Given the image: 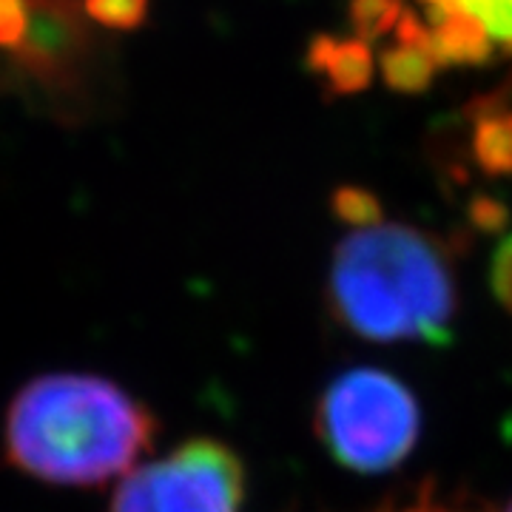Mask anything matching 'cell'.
Masks as SVG:
<instances>
[{
    "instance_id": "obj_1",
    "label": "cell",
    "mask_w": 512,
    "mask_h": 512,
    "mask_svg": "<svg viewBox=\"0 0 512 512\" xmlns=\"http://www.w3.org/2000/svg\"><path fill=\"white\" fill-rule=\"evenodd\" d=\"M157 439V419L117 382L94 373H49L6 407L3 458L52 487H100L128 476Z\"/></svg>"
},
{
    "instance_id": "obj_2",
    "label": "cell",
    "mask_w": 512,
    "mask_h": 512,
    "mask_svg": "<svg viewBox=\"0 0 512 512\" xmlns=\"http://www.w3.org/2000/svg\"><path fill=\"white\" fill-rule=\"evenodd\" d=\"M325 299L330 316L367 342H453V256L439 237L413 225L353 228L333 251Z\"/></svg>"
},
{
    "instance_id": "obj_3",
    "label": "cell",
    "mask_w": 512,
    "mask_h": 512,
    "mask_svg": "<svg viewBox=\"0 0 512 512\" xmlns=\"http://www.w3.org/2000/svg\"><path fill=\"white\" fill-rule=\"evenodd\" d=\"M114 35L83 0H0V94L63 126L114 103Z\"/></svg>"
},
{
    "instance_id": "obj_4",
    "label": "cell",
    "mask_w": 512,
    "mask_h": 512,
    "mask_svg": "<svg viewBox=\"0 0 512 512\" xmlns=\"http://www.w3.org/2000/svg\"><path fill=\"white\" fill-rule=\"evenodd\" d=\"M313 430L336 464L373 476L396 470L413 453L421 410L413 390L393 373L356 367L322 390Z\"/></svg>"
},
{
    "instance_id": "obj_5",
    "label": "cell",
    "mask_w": 512,
    "mask_h": 512,
    "mask_svg": "<svg viewBox=\"0 0 512 512\" xmlns=\"http://www.w3.org/2000/svg\"><path fill=\"white\" fill-rule=\"evenodd\" d=\"M245 487V464L228 444L191 439L123 476L109 512H242Z\"/></svg>"
},
{
    "instance_id": "obj_6",
    "label": "cell",
    "mask_w": 512,
    "mask_h": 512,
    "mask_svg": "<svg viewBox=\"0 0 512 512\" xmlns=\"http://www.w3.org/2000/svg\"><path fill=\"white\" fill-rule=\"evenodd\" d=\"M302 63L313 77H319L330 97H353L367 92L376 72L370 43L359 37L339 40L328 32H319L308 40Z\"/></svg>"
},
{
    "instance_id": "obj_7",
    "label": "cell",
    "mask_w": 512,
    "mask_h": 512,
    "mask_svg": "<svg viewBox=\"0 0 512 512\" xmlns=\"http://www.w3.org/2000/svg\"><path fill=\"white\" fill-rule=\"evenodd\" d=\"M433 60L450 66H487L493 60V37L484 23L467 12H456L433 26Z\"/></svg>"
},
{
    "instance_id": "obj_8",
    "label": "cell",
    "mask_w": 512,
    "mask_h": 512,
    "mask_svg": "<svg viewBox=\"0 0 512 512\" xmlns=\"http://www.w3.org/2000/svg\"><path fill=\"white\" fill-rule=\"evenodd\" d=\"M470 123V157L487 177H512V109L464 117Z\"/></svg>"
},
{
    "instance_id": "obj_9",
    "label": "cell",
    "mask_w": 512,
    "mask_h": 512,
    "mask_svg": "<svg viewBox=\"0 0 512 512\" xmlns=\"http://www.w3.org/2000/svg\"><path fill=\"white\" fill-rule=\"evenodd\" d=\"M379 69H382L384 86L396 94H424L436 83L439 63L430 52L413 49V46H387L379 55Z\"/></svg>"
},
{
    "instance_id": "obj_10",
    "label": "cell",
    "mask_w": 512,
    "mask_h": 512,
    "mask_svg": "<svg viewBox=\"0 0 512 512\" xmlns=\"http://www.w3.org/2000/svg\"><path fill=\"white\" fill-rule=\"evenodd\" d=\"M402 0H350L348 20L353 35L365 43L384 37L402 18Z\"/></svg>"
},
{
    "instance_id": "obj_11",
    "label": "cell",
    "mask_w": 512,
    "mask_h": 512,
    "mask_svg": "<svg viewBox=\"0 0 512 512\" xmlns=\"http://www.w3.org/2000/svg\"><path fill=\"white\" fill-rule=\"evenodd\" d=\"M330 211L336 220L348 222L353 228H370L384 222L382 200L362 185H339L330 194Z\"/></svg>"
},
{
    "instance_id": "obj_12",
    "label": "cell",
    "mask_w": 512,
    "mask_h": 512,
    "mask_svg": "<svg viewBox=\"0 0 512 512\" xmlns=\"http://www.w3.org/2000/svg\"><path fill=\"white\" fill-rule=\"evenodd\" d=\"M86 12L109 35H128L146 23L151 0H83Z\"/></svg>"
},
{
    "instance_id": "obj_13",
    "label": "cell",
    "mask_w": 512,
    "mask_h": 512,
    "mask_svg": "<svg viewBox=\"0 0 512 512\" xmlns=\"http://www.w3.org/2000/svg\"><path fill=\"white\" fill-rule=\"evenodd\" d=\"M461 12L484 23L493 40L501 46L512 40V0H458Z\"/></svg>"
},
{
    "instance_id": "obj_14",
    "label": "cell",
    "mask_w": 512,
    "mask_h": 512,
    "mask_svg": "<svg viewBox=\"0 0 512 512\" xmlns=\"http://www.w3.org/2000/svg\"><path fill=\"white\" fill-rule=\"evenodd\" d=\"M467 217L476 225L478 231L484 234H498L507 220H510V208L498 197H490V194H476L470 205H467Z\"/></svg>"
},
{
    "instance_id": "obj_15",
    "label": "cell",
    "mask_w": 512,
    "mask_h": 512,
    "mask_svg": "<svg viewBox=\"0 0 512 512\" xmlns=\"http://www.w3.org/2000/svg\"><path fill=\"white\" fill-rule=\"evenodd\" d=\"M490 285H493L495 299L501 302V308L512 313V237H507L493 254L490 265Z\"/></svg>"
},
{
    "instance_id": "obj_16",
    "label": "cell",
    "mask_w": 512,
    "mask_h": 512,
    "mask_svg": "<svg viewBox=\"0 0 512 512\" xmlns=\"http://www.w3.org/2000/svg\"><path fill=\"white\" fill-rule=\"evenodd\" d=\"M396 40L402 46H413V49H424L433 55V29L427 20H421L416 12L404 9L402 18L396 23Z\"/></svg>"
},
{
    "instance_id": "obj_17",
    "label": "cell",
    "mask_w": 512,
    "mask_h": 512,
    "mask_svg": "<svg viewBox=\"0 0 512 512\" xmlns=\"http://www.w3.org/2000/svg\"><path fill=\"white\" fill-rule=\"evenodd\" d=\"M390 512H456L439 507V504H416V507H404V510H390Z\"/></svg>"
},
{
    "instance_id": "obj_18",
    "label": "cell",
    "mask_w": 512,
    "mask_h": 512,
    "mask_svg": "<svg viewBox=\"0 0 512 512\" xmlns=\"http://www.w3.org/2000/svg\"><path fill=\"white\" fill-rule=\"evenodd\" d=\"M504 512H512V501H510V504H507V507H504Z\"/></svg>"
}]
</instances>
